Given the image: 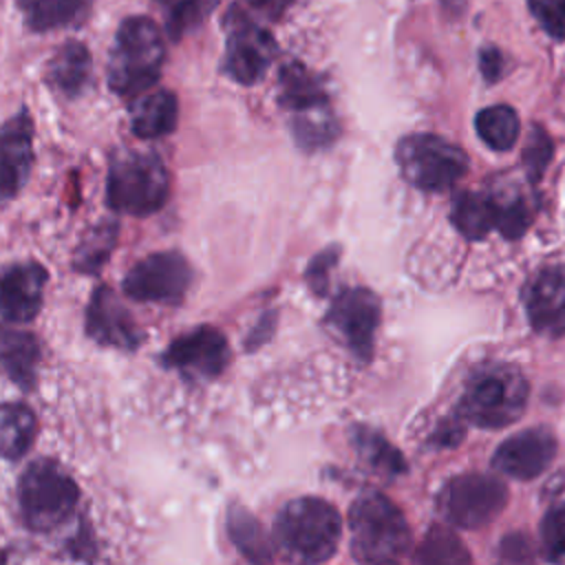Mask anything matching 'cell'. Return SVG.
I'll return each instance as SVG.
<instances>
[{
  "mask_svg": "<svg viewBox=\"0 0 565 565\" xmlns=\"http://www.w3.org/2000/svg\"><path fill=\"white\" fill-rule=\"evenodd\" d=\"M452 223L457 230L470 238H483L492 227H497V203L494 199L479 192H463L452 201Z\"/></svg>",
  "mask_w": 565,
  "mask_h": 565,
  "instance_id": "cell-25",
  "label": "cell"
},
{
  "mask_svg": "<svg viewBox=\"0 0 565 565\" xmlns=\"http://www.w3.org/2000/svg\"><path fill=\"white\" fill-rule=\"evenodd\" d=\"M192 282V267L179 252H157L141 258L124 276V294L139 302L179 305Z\"/></svg>",
  "mask_w": 565,
  "mask_h": 565,
  "instance_id": "cell-9",
  "label": "cell"
},
{
  "mask_svg": "<svg viewBox=\"0 0 565 565\" xmlns=\"http://www.w3.org/2000/svg\"><path fill=\"white\" fill-rule=\"evenodd\" d=\"M397 166L408 183L419 190L441 192L468 170L466 152L437 135H408L397 143Z\"/></svg>",
  "mask_w": 565,
  "mask_h": 565,
  "instance_id": "cell-7",
  "label": "cell"
},
{
  "mask_svg": "<svg viewBox=\"0 0 565 565\" xmlns=\"http://www.w3.org/2000/svg\"><path fill=\"white\" fill-rule=\"evenodd\" d=\"M351 552L362 563L399 561L411 547V530L399 508L377 492L358 497L349 510Z\"/></svg>",
  "mask_w": 565,
  "mask_h": 565,
  "instance_id": "cell-5",
  "label": "cell"
},
{
  "mask_svg": "<svg viewBox=\"0 0 565 565\" xmlns=\"http://www.w3.org/2000/svg\"><path fill=\"white\" fill-rule=\"evenodd\" d=\"M550 159H552V139L541 126H534L527 137L525 150H523V163H525L527 174L534 181L541 179V174L550 166Z\"/></svg>",
  "mask_w": 565,
  "mask_h": 565,
  "instance_id": "cell-33",
  "label": "cell"
},
{
  "mask_svg": "<svg viewBox=\"0 0 565 565\" xmlns=\"http://www.w3.org/2000/svg\"><path fill=\"white\" fill-rule=\"evenodd\" d=\"M342 519L338 510L318 497H300L285 503L274 521V543L287 558L322 563L338 550Z\"/></svg>",
  "mask_w": 565,
  "mask_h": 565,
  "instance_id": "cell-1",
  "label": "cell"
},
{
  "mask_svg": "<svg viewBox=\"0 0 565 565\" xmlns=\"http://www.w3.org/2000/svg\"><path fill=\"white\" fill-rule=\"evenodd\" d=\"M33 163V119L20 110L0 126V201L13 199L26 183Z\"/></svg>",
  "mask_w": 565,
  "mask_h": 565,
  "instance_id": "cell-15",
  "label": "cell"
},
{
  "mask_svg": "<svg viewBox=\"0 0 565 565\" xmlns=\"http://www.w3.org/2000/svg\"><path fill=\"white\" fill-rule=\"evenodd\" d=\"M170 172L152 152L124 150L110 159L106 179L108 207L121 214L148 216L166 205Z\"/></svg>",
  "mask_w": 565,
  "mask_h": 565,
  "instance_id": "cell-3",
  "label": "cell"
},
{
  "mask_svg": "<svg viewBox=\"0 0 565 565\" xmlns=\"http://www.w3.org/2000/svg\"><path fill=\"white\" fill-rule=\"evenodd\" d=\"M161 360L168 369H177L185 377L212 380L230 364V344L218 329L203 324L172 340Z\"/></svg>",
  "mask_w": 565,
  "mask_h": 565,
  "instance_id": "cell-12",
  "label": "cell"
},
{
  "mask_svg": "<svg viewBox=\"0 0 565 565\" xmlns=\"http://www.w3.org/2000/svg\"><path fill=\"white\" fill-rule=\"evenodd\" d=\"M530 324L545 335L565 333V265L541 269L523 289Z\"/></svg>",
  "mask_w": 565,
  "mask_h": 565,
  "instance_id": "cell-17",
  "label": "cell"
},
{
  "mask_svg": "<svg viewBox=\"0 0 565 565\" xmlns=\"http://www.w3.org/2000/svg\"><path fill=\"white\" fill-rule=\"evenodd\" d=\"M532 15L552 35L565 38V0H527Z\"/></svg>",
  "mask_w": 565,
  "mask_h": 565,
  "instance_id": "cell-35",
  "label": "cell"
},
{
  "mask_svg": "<svg viewBox=\"0 0 565 565\" xmlns=\"http://www.w3.org/2000/svg\"><path fill=\"white\" fill-rule=\"evenodd\" d=\"M497 203V227L505 238H519L530 221V207L523 199H510V201H494Z\"/></svg>",
  "mask_w": 565,
  "mask_h": 565,
  "instance_id": "cell-32",
  "label": "cell"
},
{
  "mask_svg": "<svg viewBox=\"0 0 565 565\" xmlns=\"http://www.w3.org/2000/svg\"><path fill=\"white\" fill-rule=\"evenodd\" d=\"M166 42L159 26L143 18H126L117 31L108 62V84L124 97L146 93L161 75Z\"/></svg>",
  "mask_w": 565,
  "mask_h": 565,
  "instance_id": "cell-2",
  "label": "cell"
},
{
  "mask_svg": "<svg viewBox=\"0 0 565 565\" xmlns=\"http://www.w3.org/2000/svg\"><path fill=\"white\" fill-rule=\"evenodd\" d=\"M278 102L282 104V108L294 113L329 104L320 79L298 62H289L280 68Z\"/></svg>",
  "mask_w": 565,
  "mask_h": 565,
  "instance_id": "cell-19",
  "label": "cell"
},
{
  "mask_svg": "<svg viewBox=\"0 0 565 565\" xmlns=\"http://www.w3.org/2000/svg\"><path fill=\"white\" fill-rule=\"evenodd\" d=\"M90 77V53L82 42H66L49 64L46 82L62 95L75 97Z\"/></svg>",
  "mask_w": 565,
  "mask_h": 565,
  "instance_id": "cell-20",
  "label": "cell"
},
{
  "mask_svg": "<svg viewBox=\"0 0 565 565\" xmlns=\"http://www.w3.org/2000/svg\"><path fill=\"white\" fill-rule=\"evenodd\" d=\"M179 104L170 90H152L141 95L130 110V128L141 139H159L174 130Z\"/></svg>",
  "mask_w": 565,
  "mask_h": 565,
  "instance_id": "cell-18",
  "label": "cell"
},
{
  "mask_svg": "<svg viewBox=\"0 0 565 565\" xmlns=\"http://www.w3.org/2000/svg\"><path fill=\"white\" fill-rule=\"evenodd\" d=\"M338 256H340V249L335 245H331V247L322 249L320 254H316L311 258L305 278H307V282H309L313 294H318V296L327 294V289H329V274L335 267Z\"/></svg>",
  "mask_w": 565,
  "mask_h": 565,
  "instance_id": "cell-36",
  "label": "cell"
},
{
  "mask_svg": "<svg viewBox=\"0 0 565 565\" xmlns=\"http://www.w3.org/2000/svg\"><path fill=\"white\" fill-rule=\"evenodd\" d=\"M86 333L102 347H115L124 351H135L143 340L130 311L113 294V289L104 285L95 287L90 296L86 309Z\"/></svg>",
  "mask_w": 565,
  "mask_h": 565,
  "instance_id": "cell-13",
  "label": "cell"
},
{
  "mask_svg": "<svg viewBox=\"0 0 565 565\" xmlns=\"http://www.w3.org/2000/svg\"><path fill=\"white\" fill-rule=\"evenodd\" d=\"M335 135H338V126L329 113V104L296 113L294 137L300 146L318 148V146L329 143Z\"/></svg>",
  "mask_w": 565,
  "mask_h": 565,
  "instance_id": "cell-29",
  "label": "cell"
},
{
  "mask_svg": "<svg viewBox=\"0 0 565 565\" xmlns=\"http://www.w3.org/2000/svg\"><path fill=\"white\" fill-rule=\"evenodd\" d=\"M35 415L24 404H0V457L20 459L33 444Z\"/></svg>",
  "mask_w": 565,
  "mask_h": 565,
  "instance_id": "cell-23",
  "label": "cell"
},
{
  "mask_svg": "<svg viewBox=\"0 0 565 565\" xmlns=\"http://www.w3.org/2000/svg\"><path fill=\"white\" fill-rule=\"evenodd\" d=\"M166 9H172V7H177V4H181V2H185V0H159Z\"/></svg>",
  "mask_w": 565,
  "mask_h": 565,
  "instance_id": "cell-40",
  "label": "cell"
},
{
  "mask_svg": "<svg viewBox=\"0 0 565 565\" xmlns=\"http://www.w3.org/2000/svg\"><path fill=\"white\" fill-rule=\"evenodd\" d=\"M327 324L362 362L371 360L375 329L380 324V300L364 287H351L335 296L327 316Z\"/></svg>",
  "mask_w": 565,
  "mask_h": 565,
  "instance_id": "cell-11",
  "label": "cell"
},
{
  "mask_svg": "<svg viewBox=\"0 0 565 565\" xmlns=\"http://www.w3.org/2000/svg\"><path fill=\"white\" fill-rule=\"evenodd\" d=\"M351 441L358 450V455L377 472L384 475H399L406 470V463L402 455L375 430L366 426H353L351 428Z\"/></svg>",
  "mask_w": 565,
  "mask_h": 565,
  "instance_id": "cell-26",
  "label": "cell"
},
{
  "mask_svg": "<svg viewBox=\"0 0 565 565\" xmlns=\"http://www.w3.org/2000/svg\"><path fill=\"white\" fill-rule=\"evenodd\" d=\"M527 380L508 364L477 369L459 399V415L481 428H503L516 422L527 404Z\"/></svg>",
  "mask_w": 565,
  "mask_h": 565,
  "instance_id": "cell-4",
  "label": "cell"
},
{
  "mask_svg": "<svg viewBox=\"0 0 565 565\" xmlns=\"http://www.w3.org/2000/svg\"><path fill=\"white\" fill-rule=\"evenodd\" d=\"M227 534L236 550L252 563H269L274 558V543L269 541L260 521L243 505H232L227 512Z\"/></svg>",
  "mask_w": 565,
  "mask_h": 565,
  "instance_id": "cell-22",
  "label": "cell"
},
{
  "mask_svg": "<svg viewBox=\"0 0 565 565\" xmlns=\"http://www.w3.org/2000/svg\"><path fill=\"white\" fill-rule=\"evenodd\" d=\"M115 243H117V223L102 221L77 245L75 260H73L75 269L82 274H95L108 260Z\"/></svg>",
  "mask_w": 565,
  "mask_h": 565,
  "instance_id": "cell-28",
  "label": "cell"
},
{
  "mask_svg": "<svg viewBox=\"0 0 565 565\" xmlns=\"http://www.w3.org/2000/svg\"><path fill=\"white\" fill-rule=\"evenodd\" d=\"M40 360L38 342L31 333L0 329V369L24 388L35 384V366Z\"/></svg>",
  "mask_w": 565,
  "mask_h": 565,
  "instance_id": "cell-21",
  "label": "cell"
},
{
  "mask_svg": "<svg viewBox=\"0 0 565 565\" xmlns=\"http://www.w3.org/2000/svg\"><path fill=\"white\" fill-rule=\"evenodd\" d=\"M29 29L53 31L60 26L77 24L86 11V0H18Z\"/></svg>",
  "mask_w": 565,
  "mask_h": 565,
  "instance_id": "cell-24",
  "label": "cell"
},
{
  "mask_svg": "<svg viewBox=\"0 0 565 565\" xmlns=\"http://www.w3.org/2000/svg\"><path fill=\"white\" fill-rule=\"evenodd\" d=\"M18 501L22 519L31 530L51 532L73 514L79 488L57 461L35 459L20 477Z\"/></svg>",
  "mask_w": 565,
  "mask_h": 565,
  "instance_id": "cell-6",
  "label": "cell"
},
{
  "mask_svg": "<svg viewBox=\"0 0 565 565\" xmlns=\"http://www.w3.org/2000/svg\"><path fill=\"white\" fill-rule=\"evenodd\" d=\"M556 455V437L547 428H527L508 437L492 455V466L512 479L539 477Z\"/></svg>",
  "mask_w": 565,
  "mask_h": 565,
  "instance_id": "cell-14",
  "label": "cell"
},
{
  "mask_svg": "<svg viewBox=\"0 0 565 565\" xmlns=\"http://www.w3.org/2000/svg\"><path fill=\"white\" fill-rule=\"evenodd\" d=\"M274 324H276V313H265L258 324L252 329L249 338H247V349L260 347L271 333H274Z\"/></svg>",
  "mask_w": 565,
  "mask_h": 565,
  "instance_id": "cell-38",
  "label": "cell"
},
{
  "mask_svg": "<svg viewBox=\"0 0 565 565\" xmlns=\"http://www.w3.org/2000/svg\"><path fill=\"white\" fill-rule=\"evenodd\" d=\"M227 46L223 71L238 84H256L267 73L276 44L267 31L256 26L243 11L236 7L230 9L225 18Z\"/></svg>",
  "mask_w": 565,
  "mask_h": 565,
  "instance_id": "cell-10",
  "label": "cell"
},
{
  "mask_svg": "<svg viewBox=\"0 0 565 565\" xmlns=\"http://www.w3.org/2000/svg\"><path fill=\"white\" fill-rule=\"evenodd\" d=\"M46 269L35 260L13 263L0 271V316L9 322H31L44 298Z\"/></svg>",
  "mask_w": 565,
  "mask_h": 565,
  "instance_id": "cell-16",
  "label": "cell"
},
{
  "mask_svg": "<svg viewBox=\"0 0 565 565\" xmlns=\"http://www.w3.org/2000/svg\"><path fill=\"white\" fill-rule=\"evenodd\" d=\"M249 7H256V9H269V7H282L287 0H245Z\"/></svg>",
  "mask_w": 565,
  "mask_h": 565,
  "instance_id": "cell-39",
  "label": "cell"
},
{
  "mask_svg": "<svg viewBox=\"0 0 565 565\" xmlns=\"http://www.w3.org/2000/svg\"><path fill=\"white\" fill-rule=\"evenodd\" d=\"M417 563H468L470 554L461 541L444 527H433L419 550L415 552Z\"/></svg>",
  "mask_w": 565,
  "mask_h": 565,
  "instance_id": "cell-30",
  "label": "cell"
},
{
  "mask_svg": "<svg viewBox=\"0 0 565 565\" xmlns=\"http://www.w3.org/2000/svg\"><path fill=\"white\" fill-rule=\"evenodd\" d=\"M212 0H185L172 9H168L166 15V29L172 40H181L190 29H194L201 20L207 18L212 11Z\"/></svg>",
  "mask_w": 565,
  "mask_h": 565,
  "instance_id": "cell-31",
  "label": "cell"
},
{
  "mask_svg": "<svg viewBox=\"0 0 565 565\" xmlns=\"http://www.w3.org/2000/svg\"><path fill=\"white\" fill-rule=\"evenodd\" d=\"M508 488L501 479L479 472H468L450 479L439 492L444 516L463 530H477L490 523L503 510Z\"/></svg>",
  "mask_w": 565,
  "mask_h": 565,
  "instance_id": "cell-8",
  "label": "cell"
},
{
  "mask_svg": "<svg viewBox=\"0 0 565 565\" xmlns=\"http://www.w3.org/2000/svg\"><path fill=\"white\" fill-rule=\"evenodd\" d=\"M479 64H481V73H483V77H486L488 82L499 79L501 68H503V57H501V53H499L494 46H488V49L481 51Z\"/></svg>",
  "mask_w": 565,
  "mask_h": 565,
  "instance_id": "cell-37",
  "label": "cell"
},
{
  "mask_svg": "<svg viewBox=\"0 0 565 565\" xmlns=\"http://www.w3.org/2000/svg\"><path fill=\"white\" fill-rule=\"evenodd\" d=\"M541 539L550 558L556 561L565 556V503L552 508L545 514L541 523Z\"/></svg>",
  "mask_w": 565,
  "mask_h": 565,
  "instance_id": "cell-34",
  "label": "cell"
},
{
  "mask_svg": "<svg viewBox=\"0 0 565 565\" xmlns=\"http://www.w3.org/2000/svg\"><path fill=\"white\" fill-rule=\"evenodd\" d=\"M479 137L494 150H508L519 137V115L510 106L483 108L475 119Z\"/></svg>",
  "mask_w": 565,
  "mask_h": 565,
  "instance_id": "cell-27",
  "label": "cell"
}]
</instances>
